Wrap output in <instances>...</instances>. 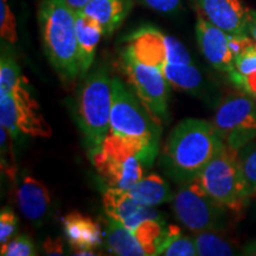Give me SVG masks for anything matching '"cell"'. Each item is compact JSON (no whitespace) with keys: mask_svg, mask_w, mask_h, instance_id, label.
I'll return each mask as SVG.
<instances>
[{"mask_svg":"<svg viewBox=\"0 0 256 256\" xmlns=\"http://www.w3.org/2000/svg\"><path fill=\"white\" fill-rule=\"evenodd\" d=\"M170 86L179 90L197 94L203 89L204 78L194 63H168L162 68Z\"/></svg>","mask_w":256,"mask_h":256,"instance_id":"cell-22","label":"cell"},{"mask_svg":"<svg viewBox=\"0 0 256 256\" xmlns=\"http://www.w3.org/2000/svg\"><path fill=\"white\" fill-rule=\"evenodd\" d=\"M144 5L159 14H170L177 12L182 0H140Z\"/></svg>","mask_w":256,"mask_h":256,"instance_id":"cell-31","label":"cell"},{"mask_svg":"<svg viewBox=\"0 0 256 256\" xmlns=\"http://www.w3.org/2000/svg\"><path fill=\"white\" fill-rule=\"evenodd\" d=\"M211 122L220 142L240 151L256 138V100L244 92L226 96Z\"/></svg>","mask_w":256,"mask_h":256,"instance_id":"cell-8","label":"cell"},{"mask_svg":"<svg viewBox=\"0 0 256 256\" xmlns=\"http://www.w3.org/2000/svg\"><path fill=\"white\" fill-rule=\"evenodd\" d=\"M38 23L44 52L60 78L81 75L76 34V11L64 0H40Z\"/></svg>","mask_w":256,"mask_h":256,"instance_id":"cell-3","label":"cell"},{"mask_svg":"<svg viewBox=\"0 0 256 256\" xmlns=\"http://www.w3.org/2000/svg\"><path fill=\"white\" fill-rule=\"evenodd\" d=\"M241 168L252 200L256 197V144H248L238 151Z\"/></svg>","mask_w":256,"mask_h":256,"instance_id":"cell-25","label":"cell"},{"mask_svg":"<svg viewBox=\"0 0 256 256\" xmlns=\"http://www.w3.org/2000/svg\"><path fill=\"white\" fill-rule=\"evenodd\" d=\"M113 107L110 134L118 136L139 150L146 168H151L159 151L162 124L147 110L133 89L118 78H112Z\"/></svg>","mask_w":256,"mask_h":256,"instance_id":"cell-2","label":"cell"},{"mask_svg":"<svg viewBox=\"0 0 256 256\" xmlns=\"http://www.w3.org/2000/svg\"><path fill=\"white\" fill-rule=\"evenodd\" d=\"M76 34H78L81 74H86L94 62L96 48L104 32L94 18L89 17L81 11H76Z\"/></svg>","mask_w":256,"mask_h":256,"instance_id":"cell-19","label":"cell"},{"mask_svg":"<svg viewBox=\"0 0 256 256\" xmlns=\"http://www.w3.org/2000/svg\"><path fill=\"white\" fill-rule=\"evenodd\" d=\"M202 186L232 212H241L252 200L240 164L238 151L224 145L197 177Z\"/></svg>","mask_w":256,"mask_h":256,"instance_id":"cell-5","label":"cell"},{"mask_svg":"<svg viewBox=\"0 0 256 256\" xmlns=\"http://www.w3.org/2000/svg\"><path fill=\"white\" fill-rule=\"evenodd\" d=\"M89 156L108 188L128 190L145 174L146 165L139 150L114 134H108L102 145Z\"/></svg>","mask_w":256,"mask_h":256,"instance_id":"cell-6","label":"cell"},{"mask_svg":"<svg viewBox=\"0 0 256 256\" xmlns=\"http://www.w3.org/2000/svg\"><path fill=\"white\" fill-rule=\"evenodd\" d=\"M18 218L8 206H2L0 211V246L8 242L17 232Z\"/></svg>","mask_w":256,"mask_h":256,"instance_id":"cell-29","label":"cell"},{"mask_svg":"<svg viewBox=\"0 0 256 256\" xmlns=\"http://www.w3.org/2000/svg\"><path fill=\"white\" fill-rule=\"evenodd\" d=\"M106 243L110 252L120 256H146L147 252L132 230L108 217L104 220Z\"/></svg>","mask_w":256,"mask_h":256,"instance_id":"cell-20","label":"cell"},{"mask_svg":"<svg viewBox=\"0 0 256 256\" xmlns=\"http://www.w3.org/2000/svg\"><path fill=\"white\" fill-rule=\"evenodd\" d=\"M133 198L147 206H156L174 200L171 188L158 174L144 176L139 182L127 190Z\"/></svg>","mask_w":256,"mask_h":256,"instance_id":"cell-21","label":"cell"},{"mask_svg":"<svg viewBox=\"0 0 256 256\" xmlns=\"http://www.w3.org/2000/svg\"><path fill=\"white\" fill-rule=\"evenodd\" d=\"M248 36L256 42V10H249Z\"/></svg>","mask_w":256,"mask_h":256,"instance_id":"cell-33","label":"cell"},{"mask_svg":"<svg viewBox=\"0 0 256 256\" xmlns=\"http://www.w3.org/2000/svg\"><path fill=\"white\" fill-rule=\"evenodd\" d=\"M230 81L238 87L240 90L244 94L250 96V98L256 100V74L252 75H242L235 70L228 74Z\"/></svg>","mask_w":256,"mask_h":256,"instance_id":"cell-30","label":"cell"},{"mask_svg":"<svg viewBox=\"0 0 256 256\" xmlns=\"http://www.w3.org/2000/svg\"><path fill=\"white\" fill-rule=\"evenodd\" d=\"M64 2L70 6L74 11H80V10L84 8L88 2H90L92 0H64Z\"/></svg>","mask_w":256,"mask_h":256,"instance_id":"cell-34","label":"cell"},{"mask_svg":"<svg viewBox=\"0 0 256 256\" xmlns=\"http://www.w3.org/2000/svg\"><path fill=\"white\" fill-rule=\"evenodd\" d=\"M0 36L11 46L18 40L16 18L8 0H0Z\"/></svg>","mask_w":256,"mask_h":256,"instance_id":"cell-26","label":"cell"},{"mask_svg":"<svg viewBox=\"0 0 256 256\" xmlns=\"http://www.w3.org/2000/svg\"><path fill=\"white\" fill-rule=\"evenodd\" d=\"M235 72L242 75L256 74V42L250 40L235 57Z\"/></svg>","mask_w":256,"mask_h":256,"instance_id":"cell-28","label":"cell"},{"mask_svg":"<svg viewBox=\"0 0 256 256\" xmlns=\"http://www.w3.org/2000/svg\"><path fill=\"white\" fill-rule=\"evenodd\" d=\"M64 232L75 252L94 250L102 243L101 224L92 217L72 211L62 218Z\"/></svg>","mask_w":256,"mask_h":256,"instance_id":"cell-16","label":"cell"},{"mask_svg":"<svg viewBox=\"0 0 256 256\" xmlns=\"http://www.w3.org/2000/svg\"><path fill=\"white\" fill-rule=\"evenodd\" d=\"M216 230L194 232V241L198 256H232L236 255V247L226 238L215 232Z\"/></svg>","mask_w":256,"mask_h":256,"instance_id":"cell-23","label":"cell"},{"mask_svg":"<svg viewBox=\"0 0 256 256\" xmlns=\"http://www.w3.org/2000/svg\"><path fill=\"white\" fill-rule=\"evenodd\" d=\"M17 203L22 214L36 224L44 222L51 208V194L49 188L37 178L26 176L19 184L17 190Z\"/></svg>","mask_w":256,"mask_h":256,"instance_id":"cell-15","label":"cell"},{"mask_svg":"<svg viewBox=\"0 0 256 256\" xmlns=\"http://www.w3.org/2000/svg\"><path fill=\"white\" fill-rule=\"evenodd\" d=\"M122 68L138 98L158 120L168 115L170 83L162 70L144 64L124 51Z\"/></svg>","mask_w":256,"mask_h":256,"instance_id":"cell-10","label":"cell"},{"mask_svg":"<svg viewBox=\"0 0 256 256\" xmlns=\"http://www.w3.org/2000/svg\"><path fill=\"white\" fill-rule=\"evenodd\" d=\"M241 254L247 256H256V240H252V241L248 242L247 244L243 247Z\"/></svg>","mask_w":256,"mask_h":256,"instance_id":"cell-35","label":"cell"},{"mask_svg":"<svg viewBox=\"0 0 256 256\" xmlns=\"http://www.w3.org/2000/svg\"><path fill=\"white\" fill-rule=\"evenodd\" d=\"M165 256H196L197 249L194 238L184 236L180 229L176 226H170L168 242L162 250Z\"/></svg>","mask_w":256,"mask_h":256,"instance_id":"cell-24","label":"cell"},{"mask_svg":"<svg viewBox=\"0 0 256 256\" xmlns=\"http://www.w3.org/2000/svg\"><path fill=\"white\" fill-rule=\"evenodd\" d=\"M0 124L12 138L19 133L36 138H49L52 133L40 113L38 106L19 102L10 94H0Z\"/></svg>","mask_w":256,"mask_h":256,"instance_id":"cell-11","label":"cell"},{"mask_svg":"<svg viewBox=\"0 0 256 256\" xmlns=\"http://www.w3.org/2000/svg\"><path fill=\"white\" fill-rule=\"evenodd\" d=\"M43 250L46 255H64V243L60 238H48L43 242Z\"/></svg>","mask_w":256,"mask_h":256,"instance_id":"cell-32","label":"cell"},{"mask_svg":"<svg viewBox=\"0 0 256 256\" xmlns=\"http://www.w3.org/2000/svg\"><path fill=\"white\" fill-rule=\"evenodd\" d=\"M124 51L139 62L160 70L168 63H194L182 42L151 26L133 32L127 38Z\"/></svg>","mask_w":256,"mask_h":256,"instance_id":"cell-9","label":"cell"},{"mask_svg":"<svg viewBox=\"0 0 256 256\" xmlns=\"http://www.w3.org/2000/svg\"><path fill=\"white\" fill-rule=\"evenodd\" d=\"M172 209L179 222L192 232L223 228L229 211L208 194L197 178L179 188L172 200Z\"/></svg>","mask_w":256,"mask_h":256,"instance_id":"cell-7","label":"cell"},{"mask_svg":"<svg viewBox=\"0 0 256 256\" xmlns=\"http://www.w3.org/2000/svg\"><path fill=\"white\" fill-rule=\"evenodd\" d=\"M112 107V78L106 69H96L82 83L76 98L78 121L89 154L98 150L110 134Z\"/></svg>","mask_w":256,"mask_h":256,"instance_id":"cell-4","label":"cell"},{"mask_svg":"<svg viewBox=\"0 0 256 256\" xmlns=\"http://www.w3.org/2000/svg\"><path fill=\"white\" fill-rule=\"evenodd\" d=\"M196 37L202 54L214 68L226 74L235 69L232 34L208 20L200 12L197 14Z\"/></svg>","mask_w":256,"mask_h":256,"instance_id":"cell-12","label":"cell"},{"mask_svg":"<svg viewBox=\"0 0 256 256\" xmlns=\"http://www.w3.org/2000/svg\"><path fill=\"white\" fill-rule=\"evenodd\" d=\"M208 20L230 34L248 36L249 10L242 0H194Z\"/></svg>","mask_w":256,"mask_h":256,"instance_id":"cell-14","label":"cell"},{"mask_svg":"<svg viewBox=\"0 0 256 256\" xmlns=\"http://www.w3.org/2000/svg\"><path fill=\"white\" fill-rule=\"evenodd\" d=\"M222 146L211 121L185 119L170 133L162 156V168L174 180L188 183L200 176Z\"/></svg>","mask_w":256,"mask_h":256,"instance_id":"cell-1","label":"cell"},{"mask_svg":"<svg viewBox=\"0 0 256 256\" xmlns=\"http://www.w3.org/2000/svg\"><path fill=\"white\" fill-rule=\"evenodd\" d=\"M132 8V0H92L80 11L94 18L106 36L121 26Z\"/></svg>","mask_w":256,"mask_h":256,"instance_id":"cell-18","label":"cell"},{"mask_svg":"<svg viewBox=\"0 0 256 256\" xmlns=\"http://www.w3.org/2000/svg\"><path fill=\"white\" fill-rule=\"evenodd\" d=\"M104 209L107 217L113 218L134 232L140 224L150 220H162L153 206L139 203L127 190L108 188L104 191Z\"/></svg>","mask_w":256,"mask_h":256,"instance_id":"cell-13","label":"cell"},{"mask_svg":"<svg viewBox=\"0 0 256 256\" xmlns=\"http://www.w3.org/2000/svg\"><path fill=\"white\" fill-rule=\"evenodd\" d=\"M0 94H10L23 104L38 106L31 95L28 82L20 74L17 60L8 48L2 46L0 58Z\"/></svg>","mask_w":256,"mask_h":256,"instance_id":"cell-17","label":"cell"},{"mask_svg":"<svg viewBox=\"0 0 256 256\" xmlns=\"http://www.w3.org/2000/svg\"><path fill=\"white\" fill-rule=\"evenodd\" d=\"M2 256H34L37 255L34 242L26 235L14 236L5 244L0 246Z\"/></svg>","mask_w":256,"mask_h":256,"instance_id":"cell-27","label":"cell"}]
</instances>
